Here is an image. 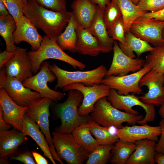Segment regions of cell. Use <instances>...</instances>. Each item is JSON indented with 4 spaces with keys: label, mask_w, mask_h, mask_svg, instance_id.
<instances>
[{
    "label": "cell",
    "mask_w": 164,
    "mask_h": 164,
    "mask_svg": "<svg viewBox=\"0 0 164 164\" xmlns=\"http://www.w3.org/2000/svg\"><path fill=\"white\" fill-rule=\"evenodd\" d=\"M16 29L13 34L15 44L25 41L31 46L33 51L38 49L43 37L39 33L34 25L24 15L16 22Z\"/></svg>",
    "instance_id": "obj_20"
},
{
    "label": "cell",
    "mask_w": 164,
    "mask_h": 164,
    "mask_svg": "<svg viewBox=\"0 0 164 164\" xmlns=\"http://www.w3.org/2000/svg\"><path fill=\"white\" fill-rule=\"evenodd\" d=\"M49 68L57 79V82L54 87L55 90L74 83H81L90 85L102 84L108 71L105 67L102 65L93 70L87 71H67L54 63L52 65L50 64Z\"/></svg>",
    "instance_id": "obj_5"
},
{
    "label": "cell",
    "mask_w": 164,
    "mask_h": 164,
    "mask_svg": "<svg viewBox=\"0 0 164 164\" xmlns=\"http://www.w3.org/2000/svg\"><path fill=\"white\" fill-rule=\"evenodd\" d=\"M113 50L112 63L106 76H122L134 73L142 69L145 64V60L142 58H133L126 55L115 41Z\"/></svg>",
    "instance_id": "obj_13"
},
{
    "label": "cell",
    "mask_w": 164,
    "mask_h": 164,
    "mask_svg": "<svg viewBox=\"0 0 164 164\" xmlns=\"http://www.w3.org/2000/svg\"><path fill=\"white\" fill-rule=\"evenodd\" d=\"M136 148L131 154L127 164H154L155 142L144 139L136 141Z\"/></svg>",
    "instance_id": "obj_23"
},
{
    "label": "cell",
    "mask_w": 164,
    "mask_h": 164,
    "mask_svg": "<svg viewBox=\"0 0 164 164\" xmlns=\"http://www.w3.org/2000/svg\"><path fill=\"white\" fill-rule=\"evenodd\" d=\"M125 36L126 46L121 49L130 57H135L134 52L136 53L138 58H139L142 53L150 52L154 49V47L152 46L148 43L136 37L130 31L125 33Z\"/></svg>",
    "instance_id": "obj_29"
},
{
    "label": "cell",
    "mask_w": 164,
    "mask_h": 164,
    "mask_svg": "<svg viewBox=\"0 0 164 164\" xmlns=\"http://www.w3.org/2000/svg\"><path fill=\"white\" fill-rule=\"evenodd\" d=\"M146 57L145 63L151 70L160 73H164V42L155 46Z\"/></svg>",
    "instance_id": "obj_33"
},
{
    "label": "cell",
    "mask_w": 164,
    "mask_h": 164,
    "mask_svg": "<svg viewBox=\"0 0 164 164\" xmlns=\"http://www.w3.org/2000/svg\"><path fill=\"white\" fill-rule=\"evenodd\" d=\"M49 65L50 62H43L39 71L25 80L23 84L26 87L38 92L43 97H47L53 101H57L62 98L65 94L52 89L48 86V83H52L56 78V75L50 70Z\"/></svg>",
    "instance_id": "obj_9"
},
{
    "label": "cell",
    "mask_w": 164,
    "mask_h": 164,
    "mask_svg": "<svg viewBox=\"0 0 164 164\" xmlns=\"http://www.w3.org/2000/svg\"><path fill=\"white\" fill-rule=\"evenodd\" d=\"M161 133L159 125L151 126L146 123L141 125L122 126L120 128L117 129L115 134L119 139L123 141L135 143L136 141L144 139L157 142L158 136Z\"/></svg>",
    "instance_id": "obj_16"
},
{
    "label": "cell",
    "mask_w": 164,
    "mask_h": 164,
    "mask_svg": "<svg viewBox=\"0 0 164 164\" xmlns=\"http://www.w3.org/2000/svg\"><path fill=\"white\" fill-rule=\"evenodd\" d=\"M107 97L108 100L114 107L130 114H139L138 112L133 109L132 107L135 106L142 107L145 111V115L142 119L138 121L139 124L143 125L147 122H152L155 119V111L154 106L143 103L133 93L120 95L115 90L111 89Z\"/></svg>",
    "instance_id": "obj_8"
},
{
    "label": "cell",
    "mask_w": 164,
    "mask_h": 164,
    "mask_svg": "<svg viewBox=\"0 0 164 164\" xmlns=\"http://www.w3.org/2000/svg\"><path fill=\"white\" fill-rule=\"evenodd\" d=\"M163 90H164V86L163 87Z\"/></svg>",
    "instance_id": "obj_54"
},
{
    "label": "cell",
    "mask_w": 164,
    "mask_h": 164,
    "mask_svg": "<svg viewBox=\"0 0 164 164\" xmlns=\"http://www.w3.org/2000/svg\"><path fill=\"white\" fill-rule=\"evenodd\" d=\"M90 116L92 120L99 125L104 127H113L116 129L121 128L122 124L124 122L135 125L144 117L141 115L120 111L114 107L106 97L100 99L95 103Z\"/></svg>",
    "instance_id": "obj_3"
},
{
    "label": "cell",
    "mask_w": 164,
    "mask_h": 164,
    "mask_svg": "<svg viewBox=\"0 0 164 164\" xmlns=\"http://www.w3.org/2000/svg\"><path fill=\"white\" fill-rule=\"evenodd\" d=\"M120 9L124 24L125 33L129 31L134 21L148 11L142 10L131 0H116Z\"/></svg>",
    "instance_id": "obj_27"
},
{
    "label": "cell",
    "mask_w": 164,
    "mask_h": 164,
    "mask_svg": "<svg viewBox=\"0 0 164 164\" xmlns=\"http://www.w3.org/2000/svg\"><path fill=\"white\" fill-rule=\"evenodd\" d=\"M15 51L9 52L6 50L0 53V68L4 67L5 64L13 57Z\"/></svg>",
    "instance_id": "obj_42"
},
{
    "label": "cell",
    "mask_w": 164,
    "mask_h": 164,
    "mask_svg": "<svg viewBox=\"0 0 164 164\" xmlns=\"http://www.w3.org/2000/svg\"><path fill=\"white\" fill-rule=\"evenodd\" d=\"M40 130L39 125L34 120L25 115L22 132L26 135L31 137L43 152L44 155L49 158L53 164H56L48 143Z\"/></svg>",
    "instance_id": "obj_25"
},
{
    "label": "cell",
    "mask_w": 164,
    "mask_h": 164,
    "mask_svg": "<svg viewBox=\"0 0 164 164\" xmlns=\"http://www.w3.org/2000/svg\"><path fill=\"white\" fill-rule=\"evenodd\" d=\"M7 8L16 22L24 15V5L22 0H1Z\"/></svg>",
    "instance_id": "obj_37"
},
{
    "label": "cell",
    "mask_w": 164,
    "mask_h": 164,
    "mask_svg": "<svg viewBox=\"0 0 164 164\" xmlns=\"http://www.w3.org/2000/svg\"><path fill=\"white\" fill-rule=\"evenodd\" d=\"M90 131L100 145H113L119 139L115 134H112L110 132V127L101 126L94 121H88Z\"/></svg>",
    "instance_id": "obj_32"
},
{
    "label": "cell",
    "mask_w": 164,
    "mask_h": 164,
    "mask_svg": "<svg viewBox=\"0 0 164 164\" xmlns=\"http://www.w3.org/2000/svg\"><path fill=\"white\" fill-rule=\"evenodd\" d=\"M23 132L14 128L0 132V164H9V158L27 140Z\"/></svg>",
    "instance_id": "obj_19"
},
{
    "label": "cell",
    "mask_w": 164,
    "mask_h": 164,
    "mask_svg": "<svg viewBox=\"0 0 164 164\" xmlns=\"http://www.w3.org/2000/svg\"><path fill=\"white\" fill-rule=\"evenodd\" d=\"M27 48L16 46L13 57L4 67L7 76L15 77L22 83L32 77V63Z\"/></svg>",
    "instance_id": "obj_15"
},
{
    "label": "cell",
    "mask_w": 164,
    "mask_h": 164,
    "mask_svg": "<svg viewBox=\"0 0 164 164\" xmlns=\"http://www.w3.org/2000/svg\"><path fill=\"white\" fill-rule=\"evenodd\" d=\"M72 133L77 142L89 154L100 145L91 135L88 122L77 127Z\"/></svg>",
    "instance_id": "obj_28"
},
{
    "label": "cell",
    "mask_w": 164,
    "mask_h": 164,
    "mask_svg": "<svg viewBox=\"0 0 164 164\" xmlns=\"http://www.w3.org/2000/svg\"><path fill=\"white\" fill-rule=\"evenodd\" d=\"M24 5H25L27 3V0H22Z\"/></svg>",
    "instance_id": "obj_51"
},
{
    "label": "cell",
    "mask_w": 164,
    "mask_h": 164,
    "mask_svg": "<svg viewBox=\"0 0 164 164\" xmlns=\"http://www.w3.org/2000/svg\"><path fill=\"white\" fill-rule=\"evenodd\" d=\"M62 89L64 92L76 90L82 93L83 98L78 108V112L80 115L86 116L93 111L95 104L99 100L108 97L111 88L103 84H94L87 86L83 83H74L64 87Z\"/></svg>",
    "instance_id": "obj_10"
},
{
    "label": "cell",
    "mask_w": 164,
    "mask_h": 164,
    "mask_svg": "<svg viewBox=\"0 0 164 164\" xmlns=\"http://www.w3.org/2000/svg\"><path fill=\"white\" fill-rule=\"evenodd\" d=\"M134 143L123 141L119 139L114 143L111 150L110 162L113 164H125L135 150Z\"/></svg>",
    "instance_id": "obj_31"
},
{
    "label": "cell",
    "mask_w": 164,
    "mask_h": 164,
    "mask_svg": "<svg viewBox=\"0 0 164 164\" xmlns=\"http://www.w3.org/2000/svg\"><path fill=\"white\" fill-rule=\"evenodd\" d=\"M161 129V133L158 143L156 144L155 152L164 154V119H162L159 123Z\"/></svg>",
    "instance_id": "obj_41"
},
{
    "label": "cell",
    "mask_w": 164,
    "mask_h": 164,
    "mask_svg": "<svg viewBox=\"0 0 164 164\" xmlns=\"http://www.w3.org/2000/svg\"><path fill=\"white\" fill-rule=\"evenodd\" d=\"M155 160L158 164H164V154L155 152Z\"/></svg>",
    "instance_id": "obj_48"
},
{
    "label": "cell",
    "mask_w": 164,
    "mask_h": 164,
    "mask_svg": "<svg viewBox=\"0 0 164 164\" xmlns=\"http://www.w3.org/2000/svg\"><path fill=\"white\" fill-rule=\"evenodd\" d=\"M147 19H155L163 22L164 21V8L156 12H148L142 16Z\"/></svg>",
    "instance_id": "obj_43"
},
{
    "label": "cell",
    "mask_w": 164,
    "mask_h": 164,
    "mask_svg": "<svg viewBox=\"0 0 164 164\" xmlns=\"http://www.w3.org/2000/svg\"><path fill=\"white\" fill-rule=\"evenodd\" d=\"M71 7L77 24L89 29L96 14L97 5L91 0H75Z\"/></svg>",
    "instance_id": "obj_22"
},
{
    "label": "cell",
    "mask_w": 164,
    "mask_h": 164,
    "mask_svg": "<svg viewBox=\"0 0 164 164\" xmlns=\"http://www.w3.org/2000/svg\"><path fill=\"white\" fill-rule=\"evenodd\" d=\"M162 37L164 39V29H163L162 32Z\"/></svg>",
    "instance_id": "obj_52"
},
{
    "label": "cell",
    "mask_w": 164,
    "mask_h": 164,
    "mask_svg": "<svg viewBox=\"0 0 164 164\" xmlns=\"http://www.w3.org/2000/svg\"><path fill=\"white\" fill-rule=\"evenodd\" d=\"M52 101L48 98L44 97L30 102L26 106L27 108L25 115L34 120L39 125L48 143L54 159L63 164L56 153L50 130L49 108Z\"/></svg>",
    "instance_id": "obj_7"
},
{
    "label": "cell",
    "mask_w": 164,
    "mask_h": 164,
    "mask_svg": "<svg viewBox=\"0 0 164 164\" xmlns=\"http://www.w3.org/2000/svg\"><path fill=\"white\" fill-rule=\"evenodd\" d=\"M38 5L52 11L67 12L65 0H34Z\"/></svg>",
    "instance_id": "obj_38"
},
{
    "label": "cell",
    "mask_w": 164,
    "mask_h": 164,
    "mask_svg": "<svg viewBox=\"0 0 164 164\" xmlns=\"http://www.w3.org/2000/svg\"><path fill=\"white\" fill-rule=\"evenodd\" d=\"M12 160L20 161L25 164H36L32 152L28 150L20 152L18 151L15 155L9 159V161Z\"/></svg>",
    "instance_id": "obj_40"
},
{
    "label": "cell",
    "mask_w": 164,
    "mask_h": 164,
    "mask_svg": "<svg viewBox=\"0 0 164 164\" xmlns=\"http://www.w3.org/2000/svg\"><path fill=\"white\" fill-rule=\"evenodd\" d=\"M52 140L56 153L61 160L68 164H82L89 154L76 141L72 133L52 132Z\"/></svg>",
    "instance_id": "obj_6"
},
{
    "label": "cell",
    "mask_w": 164,
    "mask_h": 164,
    "mask_svg": "<svg viewBox=\"0 0 164 164\" xmlns=\"http://www.w3.org/2000/svg\"><path fill=\"white\" fill-rule=\"evenodd\" d=\"M121 16L120 9L116 0H111L103 13L104 19L107 29Z\"/></svg>",
    "instance_id": "obj_36"
},
{
    "label": "cell",
    "mask_w": 164,
    "mask_h": 164,
    "mask_svg": "<svg viewBox=\"0 0 164 164\" xmlns=\"http://www.w3.org/2000/svg\"><path fill=\"white\" fill-rule=\"evenodd\" d=\"M10 14V13L5 5L0 0V16H5Z\"/></svg>",
    "instance_id": "obj_47"
},
{
    "label": "cell",
    "mask_w": 164,
    "mask_h": 164,
    "mask_svg": "<svg viewBox=\"0 0 164 164\" xmlns=\"http://www.w3.org/2000/svg\"><path fill=\"white\" fill-rule=\"evenodd\" d=\"M159 113L162 119H164V103L160 106Z\"/></svg>",
    "instance_id": "obj_49"
},
{
    "label": "cell",
    "mask_w": 164,
    "mask_h": 164,
    "mask_svg": "<svg viewBox=\"0 0 164 164\" xmlns=\"http://www.w3.org/2000/svg\"><path fill=\"white\" fill-rule=\"evenodd\" d=\"M16 27V22L10 14L5 16H0V35L5 41V50L7 51L15 50L16 46L14 42L13 34Z\"/></svg>",
    "instance_id": "obj_30"
},
{
    "label": "cell",
    "mask_w": 164,
    "mask_h": 164,
    "mask_svg": "<svg viewBox=\"0 0 164 164\" xmlns=\"http://www.w3.org/2000/svg\"><path fill=\"white\" fill-rule=\"evenodd\" d=\"M28 54L32 63V70L36 73L40 69L42 63L48 59L59 60L69 64L74 68L84 69L86 65L66 54L58 45L56 39H51L46 35L39 48L36 51H30Z\"/></svg>",
    "instance_id": "obj_4"
},
{
    "label": "cell",
    "mask_w": 164,
    "mask_h": 164,
    "mask_svg": "<svg viewBox=\"0 0 164 164\" xmlns=\"http://www.w3.org/2000/svg\"><path fill=\"white\" fill-rule=\"evenodd\" d=\"M109 36L114 40L119 42V45L121 49L126 46L125 31L124 22L122 16L113 25L107 29Z\"/></svg>",
    "instance_id": "obj_35"
},
{
    "label": "cell",
    "mask_w": 164,
    "mask_h": 164,
    "mask_svg": "<svg viewBox=\"0 0 164 164\" xmlns=\"http://www.w3.org/2000/svg\"><path fill=\"white\" fill-rule=\"evenodd\" d=\"M24 15L49 37L56 39L67 25L71 12H55L41 6L34 0H27Z\"/></svg>",
    "instance_id": "obj_1"
},
{
    "label": "cell",
    "mask_w": 164,
    "mask_h": 164,
    "mask_svg": "<svg viewBox=\"0 0 164 164\" xmlns=\"http://www.w3.org/2000/svg\"><path fill=\"white\" fill-rule=\"evenodd\" d=\"M99 5L103 10H104L106 6L110 2V0H91Z\"/></svg>",
    "instance_id": "obj_46"
},
{
    "label": "cell",
    "mask_w": 164,
    "mask_h": 164,
    "mask_svg": "<svg viewBox=\"0 0 164 164\" xmlns=\"http://www.w3.org/2000/svg\"><path fill=\"white\" fill-rule=\"evenodd\" d=\"M104 11L97 5L95 17L88 29L97 41L101 52L107 53L113 50L114 40L108 33L103 18Z\"/></svg>",
    "instance_id": "obj_21"
},
{
    "label": "cell",
    "mask_w": 164,
    "mask_h": 164,
    "mask_svg": "<svg viewBox=\"0 0 164 164\" xmlns=\"http://www.w3.org/2000/svg\"><path fill=\"white\" fill-rule=\"evenodd\" d=\"M137 5L142 11L156 12L164 8V0H141Z\"/></svg>",
    "instance_id": "obj_39"
},
{
    "label": "cell",
    "mask_w": 164,
    "mask_h": 164,
    "mask_svg": "<svg viewBox=\"0 0 164 164\" xmlns=\"http://www.w3.org/2000/svg\"><path fill=\"white\" fill-rule=\"evenodd\" d=\"M151 70L145 63L142 69L131 74L122 76H106L103 79L102 84L115 90L120 95H126L131 93L140 94L142 92L139 85L141 79Z\"/></svg>",
    "instance_id": "obj_11"
},
{
    "label": "cell",
    "mask_w": 164,
    "mask_h": 164,
    "mask_svg": "<svg viewBox=\"0 0 164 164\" xmlns=\"http://www.w3.org/2000/svg\"><path fill=\"white\" fill-rule=\"evenodd\" d=\"M31 152L36 164H49L48 160L39 153L35 151H32Z\"/></svg>",
    "instance_id": "obj_45"
},
{
    "label": "cell",
    "mask_w": 164,
    "mask_h": 164,
    "mask_svg": "<svg viewBox=\"0 0 164 164\" xmlns=\"http://www.w3.org/2000/svg\"><path fill=\"white\" fill-rule=\"evenodd\" d=\"M9 97L16 103L26 106L30 102L43 97L37 91L25 87L23 83L16 78L6 75L4 81L0 84Z\"/></svg>",
    "instance_id": "obj_17"
},
{
    "label": "cell",
    "mask_w": 164,
    "mask_h": 164,
    "mask_svg": "<svg viewBox=\"0 0 164 164\" xmlns=\"http://www.w3.org/2000/svg\"><path fill=\"white\" fill-rule=\"evenodd\" d=\"M67 98L58 104L56 112L60 119L61 124L56 131L60 133H71L77 127L92 120L90 115L81 116L78 112V107L82 102L83 96L79 91H69Z\"/></svg>",
    "instance_id": "obj_2"
},
{
    "label": "cell",
    "mask_w": 164,
    "mask_h": 164,
    "mask_svg": "<svg viewBox=\"0 0 164 164\" xmlns=\"http://www.w3.org/2000/svg\"><path fill=\"white\" fill-rule=\"evenodd\" d=\"M76 31L77 52L83 55L92 56H96L101 52L97 41L88 29L83 28L77 24Z\"/></svg>",
    "instance_id": "obj_24"
},
{
    "label": "cell",
    "mask_w": 164,
    "mask_h": 164,
    "mask_svg": "<svg viewBox=\"0 0 164 164\" xmlns=\"http://www.w3.org/2000/svg\"><path fill=\"white\" fill-rule=\"evenodd\" d=\"M77 23L72 12L65 29L56 39V43L63 50L77 52V36L76 29Z\"/></svg>",
    "instance_id": "obj_26"
},
{
    "label": "cell",
    "mask_w": 164,
    "mask_h": 164,
    "mask_svg": "<svg viewBox=\"0 0 164 164\" xmlns=\"http://www.w3.org/2000/svg\"><path fill=\"white\" fill-rule=\"evenodd\" d=\"M163 29H164V21L163 22Z\"/></svg>",
    "instance_id": "obj_53"
},
{
    "label": "cell",
    "mask_w": 164,
    "mask_h": 164,
    "mask_svg": "<svg viewBox=\"0 0 164 164\" xmlns=\"http://www.w3.org/2000/svg\"><path fill=\"white\" fill-rule=\"evenodd\" d=\"M114 145H99L88 155L86 164H105L110 161Z\"/></svg>",
    "instance_id": "obj_34"
},
{
    "label": "cell",
    "mask_w": 164,
    "mask_h": 164,
    "mask_svg": "<svg viewBox=\"0 0 164 164\" xmlns=\"http://www.w3.org/2000/svg\"><path fill=\"white\" fill-rule=\"evenodd\" d=\"M134 4L136 5H137L138 2L141 0H131Z\"/></svg>",
    "instance_id": "obj_50"
},
{
    "label": "cell",
    "mask_w": 164,
    "mask_h": 164,
    "mask_svg": "<svg viewBox=\"0 0 164 164\" xmlns=\"http://www.w3.org/2000/svg\"><path fill=\"white\" fill-rule=\"evenodd\" d=\"M0 107L2 110L5 120L13 128L22 132L23 119L27 107L17 104L3 88H1Z\"/></svg>",
    "instance_id": "obj_18"
},
{
    "label": "cell",
    "mask_w": 164,
    "mask_h": 164,
    "mask_svg": "<svg viewBox=\"0 0 164 164\" xmlns=\"http://www.w3.org/2000/svg\"><path fill=\"white\" fill-rule=\"evenodd\" d=\"M12 127L5 120L2 110L0 107V132L8 130Z\"/></svg>",
    "instance_id": "obj_44"
},
{
    "label": "cell",
    "mask_w": 164,
    "mask_h": 164,
    "mask_svg": "<svg viewBox=\"0 0 164 164\" xmlns=\"http://www.w3.org/2000/svg\"><path fill=\"white\" fill-rule=\"evenodd\" d=\"M163 29V22L141 16L132 23L129 31L136 37L155 46L164 42L162 37Z\"/></svg>",
    "instance_id": "obj_12"
},
{
    "label": "cell",
    "mask_w": 164,
    "mask_h": 164,
    "mask_svg": "<svg viewBox=\"0 0 164 164\" xmlns=\"http://www.w3.org/2000/svg\"><path fill=\"white\" fill-rule=\"evenodd\" d=\"M164 73H160L150 70L141 78L140 87H147L148 91L138 97L143 103L154 106H159L164 103Z\"/></svg>",
    "instance_id": "obj_14"
}]
</instances>
